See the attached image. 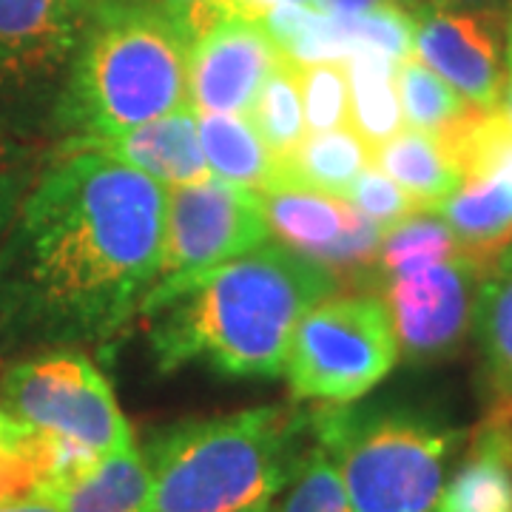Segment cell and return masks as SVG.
Wrapping results in <instances>:
<instances>
[{"mask_svg": "<svg viewBox=\"0 0 512 512\" xmlns=\"http://www.w3.org/2000/svg\"><path fill=\"white\" fill-rule=\"evenodd\" d=\"M168 191L126 163L60 151L0 248V322L46 345L109 342L163 259Z\"/></svg>", "mask_w": 512, "mask_h": 512, "instance_id": "6da1fadb", "label": "cell"}, {"mask_svg": "<svg viewBox=\"0 0 512 512\" xmlns=\"http://www.w3.org/2000/svg\"><path fill=\"white\" fill-rule=\"evenodd\" d=\"M336 288L328 268L268 242L197 274L157 279L137 313L160 373L205 365L228 379H276L299 319Z\"/></svg>", "mask_w": 512, "mask_h": 512, "instance_id": "7a4b0ae2", "label": "cell"}, {"mask_svg": "<svg viewBox=\"0 0 512 512\" xmlns=\"http://www.w3.org/2000/svg\"><path fill=\"white\" fill-rule=\"evenodd\" d=\"M188 106V35L163 0H92L52 126L66 140L146 126Z\"/></svg>", "mask_w": 512, "mask_h": 512, "instance_id": "3957f363", "label": "cell"}, {"mask_svg": "<svg viewBox=\"0 0 512 512\" xmlns=\"http://www.w3.org/2000/svg\"><path fill=\"white\" fill-rule=\"evenodd\" d=\"M311 450V413L276 404L177 424L148 444V512L248 510L285 490Z\"/></svg>", "mask_w": 512, "mask_h": 512, "instance_id": "277c9868", "label": "cell"}, {"mask_svg": "<svg viewBox=\"0 0 512 512\" xmlns=\"http://www.w3.org/2000/svg\"><path fill=\"white\" fill-rule=\"evenodd\" d=\"M313 441L336 464L353 512H436L447 467L467 439L416 410H350L330 404L311 413Z\"/></svg>", "mask_w": 512, "mask_h": 512, "instance_id": "5b68a950", "label": "cell"}, {"mask_svg": "<svg viewBox=\"0 0 512 512\" xmlns=\"http://www.w3.org/2000/svg\"><path fill=\"white\" fill-rule=\"evenodd\" d=\"M399 362V345L379 293H330L293 330L285 379L293 399L353 404Z\"/></svg>", "mask_w": 512, "mask_h": 512, "instance_id": "8992f818", "label": "cell"}, {"mask_svg": "<svg viewBox=\"0 0 512 512\" xmlns=\"http://www.w3.org/2000/svg\"><path fill=\"white\" fill-rule=\"evenodd\" d=\"M0 402L15 419L86 461L131 444V427L117 407L111 384L89 356L74 350L9 367Z\"/></svg>", "mask_w": 512, "mask_h": 512, "instance_id": "52a82bcc", "label": "cell"}, {"mask_svg": "<svg viewBox=\"0 0 512 512\" xmlns=\"http://www.w3.org/2000/svg\"><path fill=\"white\" fill-rule=\"evenodd\" d=\"M92 0H0V123L55 106Z\"/></svg>", "mask_w": 512, "mask_h": 512, "instance_id": "ba28073f", "label": "cell"}, {"mask_svg": "<svg viewBox=\"0 0 512 512\" xmlns=\"http://www.w3.org/2000/svg\"><path fill=\"white\" fill-rule=\"evenodd\" d=\"M271 225L259 194L208 177L168 191L165 239L157 279L197 274L268 245Z\"/></svg>", "mask_w": 512, "mask_h": 512, "instance_id": "9c48e42d", "label": "cell"}, {"mask_svg": "<svg viewBox=\"0 0 512 512\" xmlns=\"http://www.w3.org/2000/svg\"><path fill=\"white\" fill-rule=\"evenodd\" d=\"M484 271V262L461 248L436 265L382 276L379 296L390 313L399 356L410 362H433L456 353L473 328Z\"/></svg>", "mask_w": 512, "mask_h": 512, "instance_id": "30bf717a", "label": "cell"}, {"mask_svg": "<svg viewBox=\"0 0 512 512\" xmlns=\"http://www.w3.org/2000/svg\"><path fill=\"white\" fill-rule=\"evenodd\" d=\"M256 194L271 234H279L285 248L328 268L339 282L376 276L384 231L348 197L296 183H274Z\"/></svg>", "mask_w": 512, "mask_h": 512, "instance_id": "8fae6325", "label": "cell"}, {"mask_svg": "<svg viewBox=\"0 0 512 512\" xmlns=\"http://www.w3.org/2000/svg\"><path fill=\"white\" fill-rule=\"evenodd\" d=\"M501 37L504 12H441L421 6L413 15V57L484 111L498 109L507 83Z\"/></svg>", "mask_w": 512, "mask_h": 512, "instance_id": "7c38bea8", "label": "cell"}, {"mask_svg": "<svg viewBox=\"0 0 512 512\" xmlns=\"http://www.w3.org/2000/svg\"><path fill=\"white\" fill-rule=\"evenodd\" d=\"M276 57L262 23L222 15L188 43V106L197 114H245Z\"/></svg>", "mask_w": 512, "mask_h": 512, "instance_id": "4fadbf2b", "label": "cell"}, {"mask_svg": "<svg viewBox=\"0 0 512 512\" xmlns=\"http://www.w3.org/2000/svg\"><path fill=\"white\" fill-rule=\"evenodd\" d=\"M60 151H92L126 163L160 185H191L211 177L200 146V114L183 106L146 126H134L106 137L66 140Z\"/></svg>", "mask_w": 512, "mask_h": 512, "instance_id": "5bb4252c", "label": "cell"}, {"mask_svg": "<svg viewBox=\"0 0 512 512\" xmlns=\"http://www.w3.org/2000/svg\"><path fill=\"white\" fill-rule=\"evenodd\" d=\"M436 512H512V416L487 407Z\"/></svg>", "mask_w": 512, "mask_h": 512, "instance_id": "9a60e30c", "label": "cell"}, {"mask_svg": "<svg viewBox=\"0 0 512 512\" xmlns=\"http://www.w3.org/2000/svg\"><path fill=\"white\" fill-rule=\"evenodd\" d=\"M86 464L92 461L15 419L0 402V507L43 498Z\"/></svg>", "mask_w": 512, "mask_h": 512, "instance_id": "2e32d148", "label": "cell"}, {"mask_svg": "<svg viewBox=\"0 0 512 512\" xmlns=\"http://www.w3.org/2000/svg\"><path fill=\"white\" fill-rule=\"evenodd\" d=\"M43 498L55 501L60 512H148L151 467L146 453H137L134 444L114 450L57 481Z\"/></svg>", "mask_w": 512, "mask_h": 512, "instance_id": "e0dca14e", "label": "cell"}, {"mask_svg": "<svg viewBox=\"0 0 512 512\" xmlns=\"http://www.w3.org/2000/svg\"><path fill=\"white\" fill-rule=\"evenodd\" d=\"M473 333L493 390V410L512 416V248L495 256L481 276Z\"/></svg>", "mask_w": 512, "mask_h": 512, "instance_id": "ac0fdd59", "label": "cell"}, {"mask_svg": "<svg viewBox=\"0 0 512 512\" xmlns=\"http://www.w3.org/2000/svg\"><path fill=\"white\" fill-rule=\"evenodd\" d=\"M396 60L370 46H353L345 57L350 89V128L370 151L404 131L396 92Z\"/></svg>", "mask_w": 512, "mask_h": 512, "instance_id": "d6986e66", "label": "cell"}, {"mask_svg": "<svg viewBox=\"0 0 512 512\" xmlns=\"http://www.w3.org/2000/svg\"><path fill=\"white\" fill-rule=\"evenodd\" d=\"M370 165H376L393 183L402 185L424 211L450 197L461 183L456 165L439 140L413 128H404L387 143L373 148Z\"/></svg>", "mask_w": 512, "mask_h": 512, "instance_id": "ffe728a7", "label": "cell"}, {"mask_svg": "<svg viewBox=\"0 0 512 512\" xmlns=\"http://www.w3.org/2000/svg\"><path fill=\"white\" fill-rule=\"evenodd\" d=\"M370 165V148L350 126L322 134H305L285 160H276L274 183H296L348 197L350 185ZM271 183V185H274Z\"/></svg>", "mask_w": 512, "mask_h": 512, "instance_id": "44dd1931", "label": "cell"}, {"mask_svg": "<svg viewBox=\"0 0 512 512\" xmlns=\"http://www.w3.org/2000/svg\"><path fill=\"white\" fill-rule=\"evenodd\" d=\"M200 146L217 180L251 191L276 180V157L245 114H200Z\"/></svg>", "mask_w": 512, "mask_h": 512, "instance_id": "7402d4cb", "label": "cell"}, {"mask_svg": "<svg viewBox=\"0 0 512 512\" xmlns=\"http://www.w3.org/2000/svg\"><path fill=\"white\" fill-rule=\"evenodd\" d=\"M296 69L299 66L285 55L276 57L251 109L245 111V117L259 131V137L271 148L276 160H285L288 154H293L308 134Z\"/></svg>", "mask_w": 512, "mask_h": 512, "instance_id": "603a6c76", "label": "cell"}, {"mask_svg": "<svg viewBox=\"0 0 512 512\" xmlns=\"http://www.w3.org/2000/svg\"><path fill=\"white\" fill-rule=\"evenodd\" d=\"M458 251H461V245H458L456 234L436 211H416L407 220L384 231L373 279L436 265V262L456 256Z\"/></svg>", "mask_w": 512, "mask_h": 512, "instance_id": "cb8c5ba5", "label": "cell"}, {"mask_svg": "<svg viewBox=\"0 0 512 512\" xmlns=\"http://www.w3.org/2000/svg\"><path fill=\"white\" fill-rule=\"evenodd\" d=\"M396 92L402 103L404 126L430 137H439L470 109V103L450 83H444L416 57H407L396 66Z\"/></svg>", "mask_w": 512, "mask_h": 512, "instance_id": "d4e9b609", "label": "cell"}, {"mask_svg": "<svg viewBox=\"0 0 512 512\" xmlns=\"http://www.w3.org/2000/svg\"><path fill=\"white\" fill-rule=\"evenodd\" d=\"M308 134L350 126V89L345 60H325L296 69Z\"/></svg>", "mask_w": 512, "mask_h": 512, "instance_id": "484cf974", "label": "cell"}, {"mask_svg": "<svg viewBox=\"0 0 512 512\" xmlns=\"http://www.w3.org/2000/svg\"><path fill=\"white\" fill-rule=\"evenodd\" d=\"M274 512H353L336 464L316 441Z\"/></svg>", "mask_w": 512, "mask_h": 512, "instance_id": "4316f807", "label": "cell"}, {"mask_svg": "<svg viewBox=\"0 0 512 512\" xmlns=\"http://www.w3.org/2000/svg\"><path fill=\"white\" fill-rule=\"evenodd\" d=\"M348 200L362 214H367L370 220L376 222L382 231L399 225V222L407 220L416 211H424L419 202L404 191L402 185L393 183L376 165H367L365 171L356 177V183L350 185Z\"/></svg>", "mask_w": 512, "mask_h": 512, "instance_id": "83f0119b", "label": "cell"}, {"mask_svg": "<svg viewBox=\"0 0 512 512\" xmlns=\"http://www.w3.org/2000/svg\"><path fill=\"white\" fill-rule=\"evenodd\" d=\"M32 185H35L32 148L20 143L18 137L0 123V242L12 228L20 202Z\"/></svg>", "mask_w": 512, "mask_h": 512, "instance_id": "f1b7e54d", "label": "cell"}, {"mask_svg": "<svg viewBox=\"0 0 512 512\" xmlns=\"http://www.w3.org/2000/svg\"><path fill=\"white\" fill-rule=\"evenodd\" d=\"M211 3L220 9L222 15L256 20L259 23L276 6H285V3H311V0H211Z\"/></svg>", "mask_w": 512, "mask_h": 512, "instance_id": "f546056e", "label": "cell"}, {"mask_svg": "<svg viewBox=\"0 0 512 512\" xmlns=\"http://www.w3.org/2000/svg\"><path fill=\"white\" fill-rule=\"evenodd\" d=\"M382 3H390V0H311L313 9L322 15H362L367 9L382 6ZM402 3H407L413 12L421 6L419 0H402Z\"/></svg>", "mask_w": 512, "mask_h": 512, "instance_id": "4dcf8cb0", "label": "cell"}, {"mask_svg": "<svg viewBox=\"0 0 512 512\" xmlns=\"http://www.w3.org/2000/svg\"><path fill=\"white\" fill-rule=\"evenodd\" d=\"M419 3L441 12H507L512 0H419Z\"/></svg>", "mask_w": 512, "mask_h": 512, "instance_id": "1f68e13d", "label": "cell"}, {"mask_svg": "<svg viewBox=\"0 0 512 512\" xmlns=\"http://www.w3.org/2000/svg\"><path fill=\"white\" fill-rule=\"evenodd\" d=\"M0 512H60L55 501L49 498H32V501H20V504H6Z\"/></svg>", "mask_w": 512, "mask_h": 512, "instance_id": "d6a6232c", "label": "cell"}, {"mask_svg": "<svg viewBox=\"0 0 512 512\" xmlns=\"http://www.w3.org/2000/svg\"><path fill=\"white\" fill-rule=\"evenodd\" d=\"M498 111H501V117L507 120V126L512 128V72H507V83H504V94H501Z\"/></svg>", "mask_w": 512, "mask_h": 512, "instance_id": "836d02e7", "label": "cell"}, {"mask_svg": "<svg viewBox=\"0 0 512 512\" xmlns=\"http://www.w3.org/2000/svg\"><path fill=\"white\" fill-rule=\"evenodd\" d=\"M242 512H274V504L271 501H259V504H254V507H248V510Z\"/></svg>", "mask_w": 512, "mask_h": 512, "instance_id": "e575fe53", "label": "cell"}, {"mask_svg": "<svg viewBox=\"0 0 512 512\" xmlns=\"http://www.w3.org/2000/svg\"><path fill=\"white\" fill-rule=\"evenodd\" d=\"M168 6H185V3H191V0H163Z\"/></svg>", "mask_w": 512, "mask_h": 512, "instance_id": "d590c367", "label": "cell"}]
</instances>
